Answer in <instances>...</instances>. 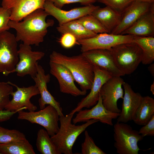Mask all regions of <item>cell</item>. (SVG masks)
Instances as JSON below:
<instances>
[{"instance_id": "12", "label": "cell", "mask_w": 154, "mask_h": 154, "mask_svg": "<svg viewBox=\"0 0 154 154\" xmlns=\"http://www.w3.org/2000/svg\"><path fill=\"white\" fill-rule=\"evenodd\" d=\"M99 7L91 4L66 11L59 8L55 6L52 3L46 1L44 5V9L49 15L55 18L58 22V25H60L91 14Z\"/></svg>"}, {"instance_id": "29", "label": "cell", "mask_w": 154, "mask_h": 154, "mask_svg": "<svg viewBox=\"0 0 154 154\" xmlns=\"http://www.w3.org/2000/svg\"><path fill=\"white\" fill-rule=\"evenodd\" d=\"M26 139L22 132L16 129H9L0 126V144Z\"/></svg>"}, {"instance_id": "14", "label": "cell", "mask_w": 154, "mask_h": 154, "mask_svg": "<svg viewBox=\"0 0 154 154\" xmlns=\"http://www.w3.org/2000/svg\"><path fill=\"white\" fill-rule=\"evenodd\" d=\"M46 0H2V7L10 12L11 20L19 21L38 9H44Z\"/></svg>"}, {"instance_id": "41", "label": "cell", "mask_w": 154, "mask_h": 154, "mask_svg": "<svg viewBox=\"0 0 154 154\" xmlns=\"http://www.w3.org/2000/svg\"><path fill=\"white\" fill-rule=\"evenodd\" d=\"M0 154H1L0 153Z\"/></svg>"}, {"instance_id": "30", "label": "cell", "mask_w": 154, "mask_h": 154, "mask_svg": "<svg viewBox=\"0 0 154 154\" xmlns=\"http://www.w3.org/2000/svg\"><path fill=\"white\" fill-rule=\"evenodd\" d=\"M85 139L81 144V153L82 154H106V153L95 144L92 138L88 131L84 132Z\"/></svg>"}, {"instance_id": "15", "label": "cell", "mask_w": 154, "mask_h": 154, "mask_svg": "<svg viewBox=\"0 0 154 154\" xmlns=\"http://www.w3.org/2000/svg\"><path fill=\"white\" fill-rule=\"evenodd\" d=\"M50 72L58 82L60 91L74 96L85 95L87 92L80 90L74 83V79L69 70L60 64L50 61Z\"/></svg>"}, {"instance_id": "5", "label": "cell", "mask_w": 154, "mask_h": 154, "mask_svg": "<svg viewBox=\"0 0 154 154\" xmlns=\"http://www.w3.org/2000/svg\"><path fill=\"white\" fill-rule=\"evenodd\" d=\"M114 146L118 154H138V142L143 137L138 131L126 123L117 122L114 126Z\"/></svg>"}, {"instance_id": "26", "label": "cell", "mask_w": 154, "mask_h": 154, "mask_svg": "<svg viewBox=\"0 0 154 154\" xmlns=\"http://www.w3.org/2000/svg\"><path fill=\"white\" fill-rule=\"evenodd\" d=\"M133 42L141 49L143 56L141 62L149 64L154 61V38L153 37L135 36Z\"/></svg>"}, {"instance_id": "21", "label": "cell", "mask_w": 154, "mask_h": 154, "mask_svg": "<svg viewBox=\"0 0 154 154\" xmlns=\"http://www.w3.org/2000/svg\"><path fill=\"white\" fill-rule=\"evenodd\" d=\"M121 35L140 37H154V3L149 10L141 15Z\"/></svg>"}, {"instance_id": "13", "label": "cell", "mask_w": 154, "mask_h": 154, "mask_svg": "<svg viewBox=\"0 0 154 154\" xmlns=\"http://www.w3.org/2000/svg\"><path fill=\"white\" fill-rule=\"evenodd\" d=\"M94 79L90 92L81 100L70 113L74 114L84 108H88L95 105L98 100L102 86L112 77L107 71L94 66Z\"/></svg>"}, {"instance_id": "20", "label": "cell", "mask_w": 154, "mask_h": 154, "mask_svg": "<svg viewBox=\"0 0 154 154\" xmlns=\"http://www.w3.org/2000/svg\"><path fill=\"white\" fill-rule=\"evenodd\" d=\"M151 4L136 1H133L122 13L120 23L111 33L121 34L141 15L149 11Z\"/></svg>"}, {"instance_id": "27", "label": "cell", "mask_w": 154, "mask_h": 154, "mask_svg": "<svg viewBox=\"0 0 154 154\" xmlns=\"http://www.w3.org/2000/svg\"><path fill=\"white\" fill-rule=\"evenodd\" d=\"M46 130L39 129L37 133L36 145L42 154H60Z\"/></svg>"}, {"instance_id": "16", "label": "cell", "mask_w": 154, "mask_h": 154, "mask_svg": "<svg viewBox=\"0 0 154 154\" xmlns=\"http://www.w3.org/2000/svg\"><path fill=\"white\" fill-rule=\"evenodd\" d=\"M119 113L110 111L103 106L101 97L99 98L96 104L90 109L82 110L76 114L72 120L73 123L86 122L92 119L98 120L101 122L110 126L113 125V120L117 119Z\"/></svg>"}, {"instance_id": "19", "label": "cell", "mask_w": 154, "mask_h": 154, "mask_svg": "<svg viewBox=\"0 0 154 154\" xmlns=\"http://www.w3.org/2000/svg\"><path fill=\"white\" fill-rule=\"evenodd\" d=\"M123 86L124 91L122 109L117 119L118 122L126 123L133 120L143 96L140 93L135 92L128 83L124 82Z\"/></svg>"}, {"instance_id": "6", "label": "cell", "mask_w": 154, "mask_h": 154, "mask_svg": "<svg viewBox=\"0 0 154 154\" xmlns=\"http://www.w3.org/2000/svg\"><path fill=\"white\" fill-rule=\"evenodd\" d=\"M17 42L8 31L0 34V72L4 75L12 73L18 62Z\"/></svg>"}, {"instance_id": "25", "label": "cell", "mask_w": 154, "mask_h": 154, "mask_svg": "<svg viewBox=\"0 0 154 154\" xmlns=\"http://www.w3.org/2000/svg\"><path fill=\"white\" fill-rule=\"evenodd\" d=\"M1 154H35L32 145L26 139L0 144Z\"/></svg>"}, {"instance_id": "7", "label": "cell", "mask_w": 154, "mask_h": 154, "mask_svg": "<svg viewBox=\"0 0 154 154\" xmlns=\"http://www.w3.org/2000/svg\"><path fill=\"white\" fill-rule=\"evenodd\" d=\"M23 110L18 112V119L26 120L43 126L50 137L58 132L60 116L57 111L52 106L48 105L37 112H26Z\"/></svg>"}, {"instance_id": "9", "label": "cell", "mask_w": 154, "mask_h": 154, "mask_svg": "<svg viewBox=\"0 0 154 154\" xmlns=\"http://www.w3.org/2000/svg\"><path fill=\"white\" fill-rule=\"evenodd\" d=\"M19 60L12 73L16 72L18 76L23 77L29 75L32 78L36 75L38 61L44 56L40 51H33L30 45L22 43L18 51Z\"/></svg>"}, {"instance_id": "10", "label": "cell", "mask_w": 154, "mask_h": 154, "mask_svg": "<svg viewBox=\"0 0 154 154\" xmlns=\"http://www.w3.org/2000/svg\"><path fill=\"white\" fill-rule=\"evenodd\" d=\"M119 76H113L102 86L100 92L102 104L106 109L112 112L119 113L121 110L117 106V102L123 99L124 92L122 88L124 82Z\"/></svg>"}, {"instance_id": "38", "label": "cell", "mask_w": 154, "mask_h": 154, "mask_svg": "<svg viewBox=\"0 0 154 154\" xmlns=\"http://www.w3.org/2000/svg\"><path fill=\"white\" fill-rule=\"evenodd\" d=\"M148 67V70L152 76H154V64L152 63L150 64Z\"/></svg>"}, {"instance_id": "28", "label": "cell", "mask_w": 154, "mask_h": 154, "mask_svg": "<svg viewBox=\"0 0 154 154\" xmlns=\"http://www.w3.org/2000/svg\"><path fill=\"white\" fill-rule=\"evenodd\" d=\"M77 20L86 29L97 34L107 33L100 22L91 14L84 16Z\"/></svg>"}, {"instance_id": "36", "label": "cell", "mask_w": 154, "mask_h": 154, "mask_svg": "<svg viewBox=\"0 0 154 154\" xmlns=\"http://www.w3.org/2000/svg\"><path fill=\"white\" fill-rule=\"evenodd\" d=\"M143 137L154 136V115L145 125H143L138 131Z\"/></svg>"}, {"instance_id": "40", "label": "cell", "mask_w": 154, "mask_h": 154, "mask_svg": "<svg viewBox=\"0 0 154 154\" xmlns=\"http://www.w3.org/2000/svg\"><path fill=\"white\" fill-rule=\"evenodd\" d=\"M154 82L151 85L150 87V91L153 94H154Z\"/></svg>"}, {"instance_id": "39", "label": "cell", "mask_w": 154, "mask_h": 154, "mask_svg": "<svg viewBox=\"0 0 154 154\" xmlns=\"http://www.w3.org/2000/svg\"><path fill=\"white\" fill-rule=\"evenodd\" d=\"M138 2L151 3H154V0H135Z\"/></svg>"}, {"instance_id": "24", "label": "cell", "mask_w": 154, "mask_h": 154, "mask_svg": "<svg viewBox=\"0 0 154 154\" xmlns=\"http://www.w3.org/2000/svg\"><path fill=\"white\" fill-rule=\"evenodd\" d=\"M56 29L62 34L66 33H71L77 40L91 38L97 35L86 29L77 20L58 25Z\"/></svg>"}, {"instance_id": "3", "label": "cell", "mask_w": 154, "mask_h": 154, "mask_svg": "<svg viewBox=\"0 0 154 154\" xmlns=\"http://www.w3.org/2000/svg\"><path fill=\"white\" fill-rule=\"evenodd\" d=\"M74 114L70 113L60 116V126L58 132L51 139L60 154H72V148L78 136L88 126L99 121L90 119L85 123L76 125L72 123Z\"/></svg>"}, {"instance_id": "37", "label": "cell", "mask_w": 154, "mask_h": 154, "mask_svg": "<svg viewBox=\"0 0 154 154\" xmlns=\"http://www.w3.org/2000/svg\"><path fill=\"white\" fill-rule=\"evenodd\" d=\"M27 110L24 107L17 110L10 111L6 110L0 111V122L7 121L9 119L15 114L21 110Z\"/></svg>"}, {"instance_id": "2", "label": "cell", "mask_w": 154, "mask_h": 154, "mask_svg": "<svg viewBox=\"0 0 154 154\" xmlns=\"http://www.w3.org/2000/svg\"><path fill=\"white\" fill-rule=\"evenodd\" d=\"M49 57L50 61L62 64L69 70L82 90L90 89L94 77V66L82 54L70 56L54 51Z\"/></svg>"}, {"instance_id": "22", "label": "cell", "mask_w": 154, "mask_h": 154, "mask_svg": "<svg viewBox=\"0 0 154 154\" xmlns=\"http://www.w3.org/2000/svg\"><path fill=\"white\" fill-rule=\"evenodd\" d=\"M91 14L98 20L109 33H111L118 26L122 18L121 13L107 6L99 7Z\"/></svg>"}, {"instance_id": "32", "label": "cell", "mask_w": 154, "mask_h": 154, "mask_svg": "<svg viewBox=\"0 0 154 154\" xmlns=\"http://www.w3.org/2000/svg\"><path fill=\"white\" fill-rule=\"evenodd\" d=\"M135 0H96V1L105 5L121 13Z\"/></svg>"}, {"instance_id": "8", "label": "cell", "mask_w": 154, "mask_h": 154, "mask_svg": "<svg viewBox=\"0 0 154 154\" xmlns=\"http://www.w3.org/2000/svg\"><path fill=\"white\" fill-rule=\"evenodd\" d=\"M135 36L103 33L84 39L77 40L81 46L82 53L94 49L110 50L112 47L120 44L133 42Z\"/></svg>"}, {"instance_id": "34", "label": "cell", "mask_w": 154, "mask_h": 154, "mask_svg": "<svg viewBox=\"0 0 154 154\" xmlns=\"http://www.w3.org/2000/svg\"><path fill=\"white\" fill-rule=\"evenodd\" d=\"M53 3L56 7L62 9L64 5L74 3H79L86 6L93 4L96 2V0H46Z\"/></svg>"}, {"instance_id": "33", "label": "cell", "mask_w": 154, "mask_h": 154, "mask_svg": "<svg viewBox=\"0 0 154 154\" xmlns=\"http://www.w3.org/2000/svg\"><path fill=\"white\" fill-rule=\"evenodd\" d=\"M10 15V12L8 9L0 7V34L10 29L8 23Z\"/></svg>"}, {"instance_id": "4", "label": "cell", "mask_w": 154, "mask_h": 154, "mask_svg": "<svg viewBox=\"0 0 154 154\" xmlns=\"http://www.w3.org/2000/svg\"><path fill=\"white\" fill-rule=\"evenodd\" d=\"M110 50L117 67L125 75L133 73L141 62L142 50L133 42L117 44Z\"/></svg>"}, {"instance_id": "23", "label": "cell", "mask_w": 154, "mask_h": 154, "mask_svg": "<svg viewBox=\"0 0 154 154\" xmlns=\"http://www.w3.org/2000/svg\"><path fill=\"white\" fill-rule=\"evenodd\" d=\"M154 115V99L149 96L142 97L133 121L136 124L144 125Z\"/></svg>"}, {"instance_id": "18", "label": "cell", "mask_w": 154, "mask_h": 154, "mask_svg": "<svg viewBox=\"0 0 154 154\" xmlns=\"http://www.w3.org/2000/svg\"><path fill=\"white\" fill-rule=\"evenodd\" d=\"M37 67V74L32 79L34 80L40 95L38 100L40 109L44 108L46 105H50L56 109L60 117L64 115L60 103L56 100L47 89V84L50 81V75L45 74L44 69L41 65L38 64Z\"/></svg>"}, {"instance_id": "1", "label": "cell", "mask_w": 154, "mask_h": 154, "mask_svg": "<svg viewBox=\"0 0 154 154\" xmlns=\"http://www.w3.org/2000/svg\"><path fill=\"white\" fill-rule=\"evenodd\" d=\"M48 14L42 9H38L25 16L19 21L10 20L8 25L16 31V40L29 45L38 46L42 42L48 27H52L54 21L46 20Z\"/></svg>"}, {"instance_id": "35", "label": "cell", "mask_w": 154, "mask_h": 154, "mask_svg": "<svg viewBox=\"0 0 154 154\" xmlns=\"http://www.w3.org/2000/svg\"><path fill=\"white\" fill-rule=\"evenodd\" d=\"M59 40V42L63 47L69 48L77 44L76 38L72 34L66 33L62 34Z\"/></svg>"}, {"instance_id": "17", "label": "cell", "mask_w": 154, "mask_h": 154, "mask_svg": "<svg viewBox=\"0 0 154 154\" xmlns=\"http://www.w3.org/2000/svg\"><path fill=\"white\" fill-rule=\"evenodd\" d=\"M82 54L93 66L107 71L112 76L125 75L117 67L110 50L94 49Z\"/></svg>"}, {"instance_id": "31", "label": "cell", "mask_w": 154, "mask_h": 154, "mask_svg": "<svg viewBox=\"0 0 154 154\" xmlns=\"http://www.w3.org/2000/svg\"><path fill=\"white\" fill-rule=\"evenodd\" d=\"M13 92V86L7 82H0V111L4 110L9 102V96Z\"/></svg>"}, {"instance_id": "11", "label": "cell", "mask_w": 154, "mask_h": 154, "mask_svg": "<svg viewBox=\"0 0 154 154\" xmlns=\"http://www.w3.org/2000/svg\"><path fill=\"white\" fill-rule=\"evenodd\" d=\"M7 82L15 87L17 90L11 94L12 99L5 107V110L13 111L24 107H26L29 112L35 111L37 109V107L30 101L33 96L40 94L39 90L35 84L27 87H20L9 81Z\"/></svg>"}]
</instances>
